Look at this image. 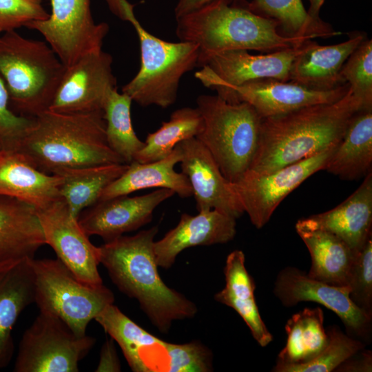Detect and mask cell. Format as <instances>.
I'll return each instance as SVG.
<instances>
[{"instance_id": "1", "label": "cell", "mask_w": 372, "mask_h": 372, "mask_svg": "<svg viewBox=\"0 0 372 372\" xmlns=\"http://www.w3.org/2000/svg\"><path fill=\"white\" fill-rule=\"evenodd\" d=\"M366 109L349 90L337 101L262 118L258 145L248 170L265 174L336 146L355 113Z\"/></svg>"}, {"instance_id": "2", "label": "cell", "mask_w": 372, "mask_h": 372, "mask_svg": "<svg viewBox=\"0 0 372 372\" xmlns=\"http://www.w3.org/2000/svg\"><path fill=\"white\" fill-rule=\"evenodd\" d=\"M158 231L155 226L105 242L99 247V260L117 288L136 299L153 325L167 333L173 321L192 318L197 307L161 278L153 249Z\"/></svg>"}, {"instance_id": "3", "label": "cell", "mask_w": 372, "mask_h": 372, "mask_svg": "<svg viewBox=\"0 0 372 372\" xmlns=\"http://www.w3.org/2000/svg\"><path fill=\"white\" fill-rule=\"evenodd\" d=\"M17 150L41 171L125 163L108 146L103 110L62 113L47 110L33 123Z\"/></svg>"}, {"instance_id": "4", "label": "cell", "mask_w": 372, "mask_h": 372, "mask_svg": "<svg viewBox=\"0 0 372 372\" xmlns=\"http://www.w3.org/2000/svg\"><path fill=\"white\" fill-rule=\"evenodd\" d=\"M216 0L176 19L180 41L199 48L198 67L214 54L231 50L269 53L299 46L309 37L284 36L276 21L258 15L243 3Z\"/></svg>"}, {"instance_id": "5", "label": "cell", "mask_w": 372, "mask_h": 372, "mask_svg": "<svg viewBox=\"0 0 372 372\" xmlns=\"http://www.w3.org/2000/svg\"><path fill=\"white\" fill-rule=\"evenodd\" d=\"M65 70L45 41L26 39L15 30L0 36V76L16 114L34 118L48 110Z\"/></svg>"}, {"instance_id": "6", "label": "cell", "mask_w": 372, "mask_h": 372, "mask_svg": "<svg viewBox=\"0 0 372 372\" xmlns=\"http://www.w3.org/2000/svg\"><path fill=\"white\" fill-rule=\"evenodd\" d=\"M196 104L203 128L196 138L208 149L223 176L234 183L251 166L262 118L249 103H229L217 94L200 95Z\"/></svg>"}, {"instance_id": "7", "label": "cell", "mask_w": 372, "mask_h": 372, "mask_svg": "<svg viewBox=\"0 0 372 372\" xmlns=\"http://www.w3.org/2000/svg\"><path fill=\"white\" fill-rule=\"evenodd\" d=\"M134 28L140 43L141 66L122 92L143 107L167 108L177 98L182 76L197 66L199 48L192 42H169L150 34L139 23L134 11L125 19Z\"/></svg>"}, {"instance_id": "8", "label": "cell", "mask_w": 372, "mask_h": 372, "mask_svg": "<svg viewBox=\"0 0 372 372\" xmlns=\"http://www.w3.org/2000/svg\"><path fill=\"white\" fill-rule=\"evenodd\" d=\"M34 276V302L39 311L61 318L77 335L84 336L92 320L114 304L112 291L103 284L78 280L58 258L31 260Z\"/></svg>"}, {"instance_id": "9", "label": "cell", "mask_w": 372, "mask_h": 372, "mask_svg": "<svg viewBox=\"0 0 372 372\" xmlns=\"http://www.w3.org/2000/svg\"><path fill=\"white\" fill-rule=\"evenodd\" d=\"M96 339L76 335L58 316L43 311L23 333L15 372H77Z\"/></svg>"}, {"instance_id": "10", "label": "cell", "mask_w": 372, "mask_h": 372, "mask_svg": "<svg viewBox=\"0 0 372 372\" xmlns=\"http://www.w3.org/2000/svg\"><path fill=\"white\" fill-rule=\"evenodd\" d=\"M91 0H51V13L25 26L41 33L61 63L69 67L81 57L102 49L109 31L106 23H96Z\"/></svg>"}, {"instance_id": "11", "label": "cell", "mask_w": 372, "mask_h": 372, "mask_svg": "<svg viewBox=\"0 0 372 372\" xmlns=\"http://www.w3.org/2000/svg\"><path fill=\"white\" fill-rule=\"evenodd\" d=\"M336 146L269 174L247 170L233 183L251 223L258 229L265 226L285 197L311 175L324 170Z\"/></svg>"}, {"instance_id": "12", "label": "cell", "mask_w": 372, "mask_h": 372, "mask_svg": "<svg viewBox=\"0 0 372 372\" xmlns=\"http://www.w3.org/2000/svg\"><path fill=\"white\" fill-rule=\"evenodd\" d=\"M45 245L80 281L101 285L99 272V249L90 240L78 218L70 213L60 198L50 205L36 209Z\"/></svg>"}, {"instance_id": "13", "label": "cell", "mask_w": 372, "mask_h": 372, "mask_svg": "<svg viewBox=\"0 0 372 372\" xmlns=\"http://www.w3.org/2000/svg\"><path fill=\"white\" fill-rule=\"evenodd\" d=\"M304 43L261 54H251L245 50L220 52L209 57L195 77L217 94L258 79L289 81L292 63Z\"/></svg>"}, {"instance_id": "14", "label": "cell", "mask_w": 372, "mask_h": 372, "mask_svg": "<svg viewBox=\"0 0 372 372\" xmlns=\"http://www.w3.org/2000/svg\"><path fill=\"white\" fill-rule=\"evenodd\" d=\"M112 63V56L101 49L65 67L48 110L62 113L103 110L108 95L116 88Z\"/></svg>"}, {"instance_id": "15", "label": "cell", "mask_w": 372, "mask_h": 372, "mask_svg": "<svg viewBox=\"0 0 372 372\" xmlns=\"http://www.w3.org/2000/svg\"><path fill=\"white\" fill-rule=\"evenodd\" d=\"M349 286H334L315 280L291 267L280 271L273 289L285 306L292 307L306 301L317 302L333 311L350 334L366 338L370 331L372 315L352 301Z\"/></svg>"}, {"instance_id": "16", "label": "cell", "mask_w": 372, "mask_h": 372, "mask_svg": "<svg viewBox=\"0 0 372 372\" xmlns=\"http://www.w3.org/2000/svg\"><path fill=\"white\" fill-rule=\"evenodd\" d=\"M349 90L347 83L330 90H316L291 81L262 79L226 89L217 95L229 103H247L261 118H265L306 106L333 103Z\"/></svg>"}, {"instance_id": "17", "label": "cell", "mask_w": 372, "mask_h": 372, "mask_svg": "<svg viewBox=\"0 0 372 372\" xmlns=\"http://www.w3.org/2000/svg\"><path fill=\"white\" fill-rule=\"evenodd\" d=\"M182 172L192 189L198 212L216 209L234 218L245 211L233 183L222 174L205 145L196 137L178 144Z\"/></svg>"}, {"instance_id": "18", "label": "cell", "mask_w": 372, "mask_h": 372, "mask_svg": "<svg viewBox=\"0 0 372 372\" xmlns=\"http://www.w3.org/2000/svg\"><path fill=\"white\" fill-rule=\"evenodd\" d=\"M174 194L161 188L145 195L99 200L83 210L78 220L88 236L96 235L108 242L150 223L155 209Z\"/></svg>"}, {"instance_id": "19", "label": "cell", "mask_w": 372, "mask_h": 372, "mask_svg": "<svg viewBox=\"0 0 372 372\" xmlns=\"http://www.w3.org/2000/svg\"><path fill=\"white\" fill-rule=\"evenodd\" d=\"M236 234V218L216 209L180 216L177 225L154 242L158 267L168 269L184 249L198 245L226 243Z\"/></svg>"}, {"instance_id": "20", "label": "cell", "mask_w": 372, "mask_h": 372, "mask_svg": "<svg viewBox=\"0 0 372 372\" xmlns=\"http://www.w3.org/2000/svg\"><path fill=\"white\" fill-rule=\"evenodd\" d=\"M120 346L135 372L168 371L167 342L149 333L112 304L94 319Z\"/></svg>"}, {"instance_id": "21", "label": "cell", "mask_w": 372, "mask_h": 372, "mask_svg": "<svg viewBox=\"0 0 372 372\" xmlns=\"http://www.w3.org/2000/svg\"><path fill=\"white\" fill-rule=\"evenodd\" d=\"M365 38L363 32H353L347 41L335 45H320L308 40L292 63L289 81L316 90H330L345 83L342 68Z\"/></svg>"}, {"instance_id": "22", "label": "cell", "mask_w": 372, "mask_h": 372, "mask_svg": "<svg viewBox=\"0 0 372 372\" xmlns=\"http://www.w3.org/2000/svg\"><path fill=\"white\" fill-rule=\"evenodd\" d=\"M301 220L335 235L358 253L372 238V172L338 206Z\"/></svg>"}, {"instance_id": "23", "label": "cell", "mask_w": 372, "mask_h": 372, "mask_svg": "<svg viewBox=\"0 0 372 372\" xmlns=\"http://www.w3.org/2000/svg\"><path fill=\"white\" fill-rule=\"evenodd\" d=\"M32 258L0 264V369L10 362L14 350L12 330L22 311L34 302Z\"/></svg>"}, {"instance_id": "24", "label": "cell", "mask_w": 372, "mask_h": 372, "mask_svg": "<svg viewBox=\"0 0 372 372\" xmlns=\"http://www.w3.org/2000/svg\"><path fill=\"white\" fill-rule=\"evenodd\" d=\"M61 183L59 175L41 171L21 152L0 149V196L40 209L61 198Z\"/></svg>"}, {"instance_id": "25", "label": "cell", "mask_w": 372, "mask_h": 372, "mask_svg": "<svg viewBox=\"0 0 372 372\" xmlns=\"http://www.w3.org/2000/svg\"><path fill=\"white\" fill-rule=\"evenodd\" d=\"M44 245L36 208L20 200L0 196V264L34 258Z\"/></svg>"}, {"instance_id": "26", "label": "cell", "mask_w": 372, "mask_h": 372, "mask_svg": "<svg viewBox=\"0 0 372 372\" xmlns=\"http://www.w3.org/2000/svg\"><path fill=\"white\" fill-rule=\"evenodd\" d=\"M181 156L177 145L162 159L143 163L133 161L123 174L104 189L99 200L154 187L171 189L181 198L190 197L192 189L188 178L183 172H177L174 169Z\"/></svg>"}, {"instance_id": "27", "label": "cell", "mask_w": 372, "mask_h": 372, "mask_svg": "<svg viewBox=\"0 0 372 372\" xmlns=\"http://www.w3.org/2000/svg\"><path fill=\"white\" fill-rule=\"evenodd\" d=\"M296 230L311 255V266L307 275L331 285L348 286L357 253L335 235L309 227L301 219L296 223Z\"/></svg>"}, {"instance_id": "28", "label": "cell", "mask_w": 372, "mask_h": 372, "mask_svg": "<svg viewBox=\"0 0 372 372\" xmlns=\"http://www.w3.org/2000/svg\"><path fill=\"white\" fill-rule=\"evenodd\" d=\"M225 287L214 299L234 309L245 322L252 336L262 347L273 340L260 315L254 297L255 284L245 265V255L240 250L231 252L224 268Z\"/></svg>"}, {"instance_id": "29", "label": "cell", "mask_w": 372, "mask_h": 372, "mask_svg": "<svg viewBox=\"0 0 372 372\" xmlns=\"http://www.w3.org/2000/svg\"><path fill=\"white\" fill-rule=\"evenodd\" d=\"M372 108L354 114L324 170L346 180L372 172Z\"/></svg>"}, {"instance_id": "30", "label": "cell", "mask_w": 372, "mask_h": 372, "mask_svg": "<svg viewBox=\"0 0 372 372\" xmlns=\"http://www.w3.org/2000/svg\"><path fill=\"white\" fill-rule=\"evenodd\" d=\"M126 163H110L64 168L55 172L61 178L59 193L72 216L77 218L96 204L104 189L127 168Z\"/></svg>"}, {"instance_id": "31", "label": "cell", "mask_w": 372, "mask_h": 372, "mask_svg": "<svg viewBox=\"0 0 372 372\" xmlns=\"http://www.w3.org/2000/svg\"><path fill=\"white\" fill-rule=\"evenodd\" d=\"M287 342L278 356L276 364H299L316 357L327 345V331L324 313L319 308H304L287 322Z\"/></svg>"}, {"instance_id": "32", "label": "cell", "mask_w": 372, "mask_h": 372, "mask_svg": "<svg viewBox=\"0 0 372 372\" xmlns=\"http://www.w3.org/2000/svg\"><path fill=\"white\" fill-rule=\"evenodd\" d=\"M243 4L251 12L276 21L286 37L328 38L340 34L322 19H312L302 0H249Z\"/></svg>"}, {"instance_id": "33", "label": "cell", "mask_w": 372, "mask_h": 372, "mask_svg": "<svg viewBox=\"0 0 372 372\" xmlns=\"http://www.w3.org/2000/svg\"><path fill=\"white\" fill-rule=\"evenodd\" d=\"M203 128V119L197 107H185L174 111L168 121L147 134L143 147L134 161L149 163L168 156L180 142L196 137Z\"/></svg>"}, {"instance_id": "34", "label": "cell", "mask_w": 372, "mask_h": 372, "mask_svg": "<svg viewBox=\"0 0 372 372\" xmlns=\"http://www.w3.org/2000/svg\"><path fill=\"white\" fill-rule=\"evenodd\" d=\"M132 103L129 96L118 92L115 88L108 95L103 108L107 145L126 164L132 163L145 145L133 128Z\"/></svg>"}, {"instance_id": "35", "label": "cell", "mask_w": 372, "mask_h": 372, "mask_svg": "<svg viewBox=\"0 0 372 372\" xmlns=\"http://www.w3.org/2000/svg\"><path fill=\"white\" fill-rule=\"evenodd\" d=\"M328 342L324 348L311 360L299 364H276V372H330L357 351L363 343L344 333L339 327H329Z\"/></svg>"}, {"instance_id": "36", "label": "cell", "mask_w": 372, "mask_h": 372, "mask_svg": "<svg viewBox=\"0 0 372 372\" xmlns=\"http://www.w3.org/2000/svg\"><path fill=\"white\" fill-rule=\"evenodd\" d=\"M343 81L349 85L351 92L362 99L365 108H372V40L366 37L343 65Z\"/></svg>"}, {"instance_id": "37", "label": "cell", "mask_w": 372, "mask_h": 372, "mask_svg": "<svg viewBox=\"0 0 372 372\" xmlns=\"http://www.w3.org/2000/svg\"><path fill=\"white\" fill-rule=\"evenodd\" d=\"M348 286L350 298L361 309L372 315V238L355 256Z\"/></svg>"}, {"instance_id": "38", "label": "cell", "mask_w": 372, "mask_h": 372, "mask_svg": "<svg viewBox=\"0 0 372 372\" xmlns=\"http://www.w3.org/2000/svg\"><path fill=\"white\" fill-rule=\"evenodd\" d=\"M167 372H207L212 370V353L201 342H167Z\"/></svg>"}, {"instance_id": "39", "label": "cell", "mask_w": 372, "mask_h": 372, "mask_svg": "<svg viewBox=\"0 0 372 372\" xmlns=\"http://www.w3.org/2000/svg\"><path fill=\"white\" fill-rule=\"evenodd\" d=\"M33 123V118L12 111L5 82L0 76V149L14 150Z\"/></svg>"}, {"instance_id": "40", "label": "cell", "mask_w": 372, "mask_h": 372, "mask_svg": "<svg viewBox=\"0 0 372 372\" xmlns=\"http://www.w3.org/2000/svg\"><path fill=\"white\" fill-rule=\"evenodd\" d=\"M43 0H0V34L49 17Z\"/></svg>"}, {"instance_id": "41", "label": "cell", "mask_w": 372, "mask_h": 372, "mask_svg": "<svg viewBox=\"0 0 372 372\" xmlns=\"http://www.w3.org/2000/svg\"><path fill=\"white\" fill-rule=\"evenodd\" d=\"M357 351L342 362L334 371L347 372H369L372 369L371 353L364 351Z\"/></svg>"}, {"instance_id": "42", "label": "cell", "mask_w": 372, "mask_h": 372, "mask_svg": "<svg viewBox=\"0 0 372 372\" xmlns=\"http://www.w3.org/2000/svg\"><path fill=\"white\" fill-rule=\"evenodd\" d=\"M114 340L110 338L103 344L100 353L97 372L120 371L121 364L114 347Z\"/></svg>"}, {"instance_id": "43", "label": "cell", "mask_w": 372, "mask_h": 372, "mask_svg": "<svg viewBox=\"0 0 372 372\" xmlns=\"http://www.w3.org/2000/svg\"><path fill=\"white\" fill-rule=\"evenodd\" d=\"M216 0H178L174 8L176 19L193 12Z\"/></svg>"}, {"instance_id": "44", "label": "cell", "mask_w": 372, "mask_h": 372, "mask_svg": "<svg viewBox=\"0 0 372 372\" xmlns=\"http://www.w3.org/2000/svg\"><path fill=\"white\" fill-rule=\"evenodd\" d=\"M310 3L309 8L307 11L309 15L313 19H321L320 17V10L325 0H309Z\"/></svg>"}]
</instances>
